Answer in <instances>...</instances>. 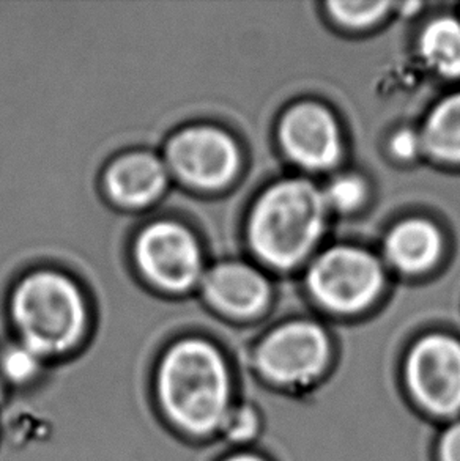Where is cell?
<instances>
[{"label": "cell", "mask_w": 460, "mask_h": 461, "mask_svg": "<svg viewBox=\"0 0 460 461\" xmlns=\"http://www.w3.org/2000/svg\"><path fill=\"white\" fill-rule=\"evenodd\" d=\"M166 185V162L143 151L122 156L106 174V189L111 199L130 208H141L155 202Z\"/></svg>", "instance_id": "obj_11"}, {"label": "cell", "mask_w": 460, "mask_h": 461, "mask_svg": "<svg viewBox=\"0 0 460 461\" xmlns=\"http://www.w3.org/2000/svg\"><path fill=\"white\" fill-rule=\"evenodd\" d=\"M328 342L311 323H290L271 332L262 343L257 364L262 374L282 384H301L324 370Z\"/></svg>", "instance_id": "obj_8"}, {"label": "cell", "mask_w": 460, "mask_h": 461, "mask_svg": "<svg viewBox=\"0 0 460 461\" xmlns=\"http://www.w3.org/2000/svg\"><path fill=\"white\" fill-rule=\"evenodd\" d=\"M440 235L434 225L411 219L399 224L386 240V256L405 273L429 268L440 256Z\"/></svg>", "instance_id": "obj_12"}, {"label": "cell", "mask_w": 460, "mask_h": 461, "mask_svg": "<svg viewBox=\"0 0 460 461\" xmlns=\"http://www.w3.org/2000/svg\"><path fill=\"white\" fill-rule=\"evenodd\" d=\"M134 256L143 275L168 292L189 290L202 277L199 244L191 231L170 221L143 229Z\"/></svg>", "instance_id": "obj_4"}, {"label": "cell", "mask_w": 460, "mask_h": 461, "mask_svg": "<svg viewBox=\"0 0 460 461\" xmlns=\"http://www.w3.org/2000/svg\"><path fill=\"white\" fill-rule=\"evenodd\" d=\"M280 138L287 155L308 168H327L339 158L336 122L317 104L293 107L281 122Z\"/></svg>", "instance_id": "obj_9"}, {"label": "cell", "mask_w": 460, "mask_h": 461, "mask_svg": "<svg viewBox=\"0 0 460 461\" xmlns=\"http://www.w3.org/2000/svg\"><path fill=\"white\" fill-rule=\"evenodd\" d=\"M419 50L430 68L445 77L460 76V24L455 19L432 21L419 38Z\"/></svg>", "instance_id": "obj_13"}, {"label": "cell", "mask_w": 460, "mask_h": 461, "mask_svg": "<svg viewBox=\"0 0 460 461\" xmlns=\"http://www.w3.org/2000/svg\"><path fill=\"white\" fill-rule=\"evenodd\" d=\"M219 431L234 443L248 441L249 438L254 437L257 431L255 412L246 406L230 408Z\"/></svg>", "instance_id": "obj_18"}, {"label": "cell", "mask_w": 460, "mask_h": 461, "mask_svg": "<svg viewBox=\"0 0 460 461\" xmlns=\"http://www.w3.org/2000/svg\"><path fill=\"white\" fill-rule=\"evenodd\" d=\"M411 391L429 411L455 414L460 410V343L429 336L415 345L407 362Z\"/></svg>", "instance_id": "obj_7"}, {"label": "cell", "mask_w": 460, "mask_h": 461, "mask_svg": "<svg viewBox=\"0 0 460 461\" xmlns=\"http://www.w3.org/2000/svg\"><path fill=\"white\" fill-rule=\"evenodd\" d=\"M153 386L162 419L185 438L219 431L230 410L225 357L204 339H183L170 345L156 367Z\"/></svg>", "instance_id": "obj_1"}, {"label": "cell", "mask_w": 460, "mask_h": 461, "mask_svg": "<svg viewBox=\"0 0 460 461\" xmlns=\"http://www.w3.org/2000/svg\"><path fill=\"white\" fill-rule=\"evenodd\" d=\"M443 461H460V424L451 427L440 444Z\"/></svg>", "instance_id": "obj_20"}, {"label": "cell", "mask_w": 460, "mask_h": 461, "mask_svg": "<svg viewBox=\"0 0 460 461\" xmlns=\"http://www.w3.org/2000/svg\"><path fill=\"white\" fill-rule=\"evenodd\" d=\"M333 18L348 27H366L385 16L391 8L388 2H330Z\"/></svg>", "instance_id": "obj_16"}, {"label": "cell", "mask_w": 460, "mask_h": 461, "mask_svg": "<svg viewBox=\"0 0 460 461\" xmlns=\"http://www.w3.org/2000/svg\"><path fill=\"white\" fill-rule=\"evenodd\" d=\"M421 140L438 159L460 162V94L449 96L432 111Z\"/></svg>", "instance_id": "obj_14"}, {"label": "cell", "mask_w": 460, "mask_h": 461, "mask_svg": "<svg viewBox=\"0 0 460 461\" xmlns=\"http://www.w3.org/2000/svg\"><path fill=\"white\" fill-rule=\"evenodd\" d=\"M44 359L24 343H12L0 351V376L13 391H24L43 374Z\"/></svg>", "instance_id": "obj_15"}, {"label": "cell", "mask_w": 460, "mask_h": 461, "mask_svg": "<svg viewBox=\"0 0 460 461\" xmlns=\"http://www.w3.org/2000/svg\"><path fill=\"white\" fill-rule=\"evenodd\" d=\"M12 320L19 342L43 359L75 349L87 324L81 290L69 277L40 271L25 277L12 298Z\"/></svg>", "instance_id": "obj_3"}, {"label": "cell", "mask_w": 460, "mask_h": 461, "mask_svg": "<svg viewBox=\"0 0 460 461\" xmlns=\"http://www.w3.org/2000/svg\"><path fill=\"white\" fill-rule=\"evenodd\" d=\"M10 387L6 386L5 381L2 380V376H0V408L5 405L6 400L10 397Z\"/></svg>", "instance_id": "obj_21"}, {"label": "cell", "mask_w": 460, "mask_h": 461, "mask_svg": "<svg viewBox=\"0 0 460 461\" xmlns=\"http://www.w3.org/2000/svg\"><path fill=\"white\" fill-rule=\"evenodd\" d=\"M364 194L366 189L363 181L356 176L345 175L331 183L330 187L324 194L325 203L341 212H350L360 205L364 199Z\"/></svg>", "instance_id": "obj_17"}, {"label": "cell", "mask_w": 460, "mask_h": 461, "mask_svg": "<svg viewBox=\"0 0 460 461\" xmlns=\"http://www.w3.org/2000/svg\"><path fill=\"white\" fill-rule=\"evenodd\" d=\"M207 301L234 317H251L263 309L268 284L263 276L242 263H223L204 276Z\"/></svg>", "instance_id": "obj_10"}, {"label": "cell", "mask_w": 460, "mask_h": 461, "mask_svg": "<svg viewBox=\"0 0 460 461\" xmlns=\"http://www.w3.org/2000/svg\"><path fill=\"white\" fill-rule=\"evenodd\" d=\"M324 194L305 180L281 181L255 203L249 241L263 262L289 268L317 243L325 222Z\"/></svg>", "instance_id": "obj_2"}, {"label": "cell", "mask_w": 460, "mask_h": 461, "mask_svg": "<svg viewBox=\"0 0 460 461\" xmlns=\"http://www.w3.org/2000/svg\"><path fill=\"white\" fill-rule=\"evenodd\" d=\"M316 300L336 312H358L379 294L382 269L373 257L352 248H335L320 257L309 273Z\"/></svg>", "instance_id": "obj_5"}, {"label": "cell", "mask_w": 460, "mask_h": 461, "mask_svg": "<svg viewBox=\"0 0 460 461\" xmlns=\"http://www.w3.org/2000/svg\"><path fill=\"white\" fill-rule=\"evenodd\" d=\"M225 461H263L259 456H249V454H240V456H229Z\"/></svg>", "instance_id": "obj_22"}, {"label": "cell", "mask_w": 460, "mask_h": 461, "mask_svg": "<svg viewBox=\"0 0 460 461\" xmlns=\"http://www.w3.org/2000/svg\"><path fill=\"white\" fill-rule=\"evenodd\" d=\"M166 167L188 186L219 189L235 176L238 149L232 138L221 130L193 126L169 140Z\"/></svg>", "instance_id": "obj_6"}, {"label": "cell", "mask_w": 460, "mask_h": 461, "mask_svg": "<svg viewBox=\"0 0 460 461\" xmlns=\"http://www.w3.org/2000/svg\"><path fill=\"white\" fill-rule=\"evenodd\" d=\"M392 151L399 156V158H411L415 156L419 150V147L423 145V140L415 132L402 131L398 132L394 139H392Z\"/></svg>", "instance_id": "obj_19"}]
</instances>
